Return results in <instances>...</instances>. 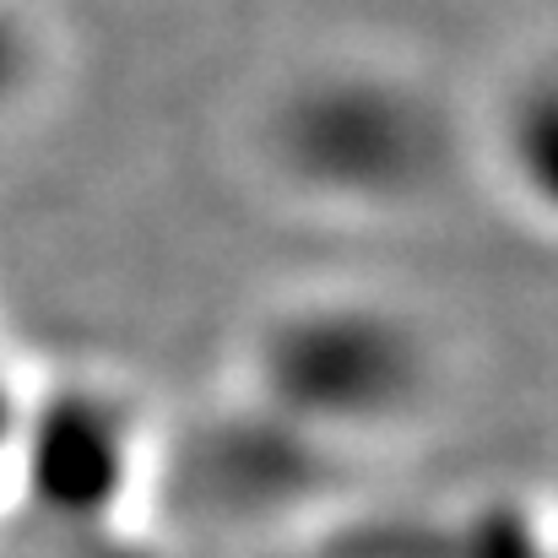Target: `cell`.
Wrapping results in <instances>:
<instances>
[{
  "instance_id": "obj_1",
  "label": "cell",
  "mask_w": 558,
  "mask_h": 558,
  "mask_svg": "<svg viewBox=\"0 0 558 558\" xmlns=\"http://www.w3.org/2000/svg\"><path fill=\"white\" fill-rule=\"evenodd\" d=\"M260 385L304 428L374 434L423 401V348L385 310H299L271 331Z\"/></svg>"
},
{
  "instance_id": "obj_2",
  "label": "cell",
  "mask_w": 558,
  "mask_h": 558,
  "mask_svg": "<svg viewBox=\"0 0 558 558\" xmlns=\"http://www.w3.org/2000/svg\"><path fill=\"white\" fill-rule=\"evenodd\" d=\"M505 163L515 169V185L543 211H558V87L532 93L505 136Z\"/></svg>"
}]
</instances>
